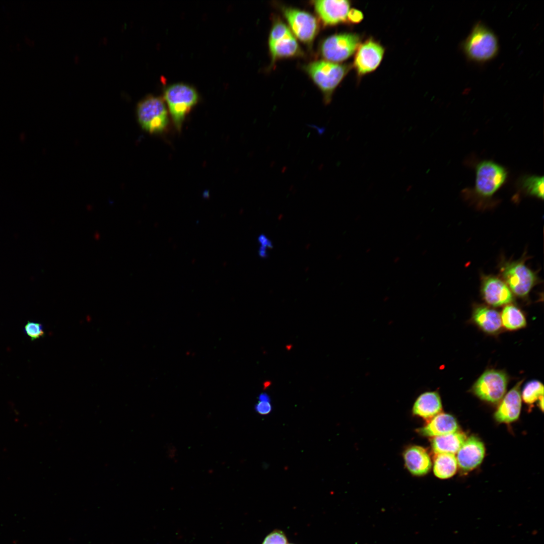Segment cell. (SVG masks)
Listing matches in <instances>:
<instances>
[{"label":"cell","instance_id":"obj_1","mask_svg":"<svg viewBox=\"0 0 544 544\" xmlns=\"http://www.w3.org/2000/svg\"><path fill=\"white\" fill-rule=\"evenodd\" d=\"M499 48L498 39L494 33L481 22L474 25L462 44L467 58L479 63L492 59L497 54Z\"/></svg>","mask_w":544,"mask_h":544},{"label":"cell","instance_id":"obj_2","mask_svg":"<svg viewBox=\"0 0 544 544\" xmlns=\"http://www.w3.org/2000/svg\"><path fill=\"white\" fill-rule=\"evenodd\" d=\"M350 69L342 64L327 60L315 61L308 64L305 69L314 83L323 93L326 103Z\"/></svg>","mask_w":544,"mask_h":544},{"label":"cell","instance_id":"obj_3","mask_svg":"<svg viewBox=\"0 0 544 544\" xmlns=\"http://www.w3.org/2000/svg\"><path fill=\"white\" fill-rule=\"evenodd\" d=\"M164 98L174 124L180 130L185 116L197 101V92L189 85L178 83L166 89Z\"/></svg>","mask_w":544,"mask_h":544},{"label":"cell","instance_id":"obj_4","mask_svg":"<svg viewBox=\"0 0 544 544\" xmlns=\"http://www.w3.org/2000/svg\"><path fill=\"white\" fill-rule=\"evenodd\" d=\"M138 120L143 129L151 133L163 131L168 124L167 110L160 97L149 96L140 101L137 108Z\"/></svg>","mask_w":544,"mask_h":544},{"label":"cell","instance_id":"obj_5","mask_svg":"<svg viewBox=\"0 0 544 544\" xmlns=\"http://www.w3.org/2000/svg\"><path fill=\"white\" fill-rule=\"evenodd\" d=\"M501 274L512 293L521 298L528 296L536 284L537 278L523 261H508L501 267Z\"/></svg>","mask_w":544,"mask_h":544},{"label":"cell","instance_id":"obj_6","mask_svg":"<svg viewBox=\"0 0 544 544\" xmlns=\"http://www.w3.org/2000/svg\"><path fill=\"white\" fill-rule=\"evenodd\" d=\"M508 382L507 374L496 369L486 370L472 387L474 394L480 399L497 403L505 394Z\"/></svg>","mask_w":544,"mask_h":544},{"label":"cell","instance_id":"obj_7","mask_svg":"<svg viewBox=\"0 0 544 544\" xmlns=\"http://www.w3.org/2000/svg\"><path fill=\"white\" fill-rule=\"evenodd\" d=\"M507 172L502 166L491 161L480 162L476 167L475 192L480 196H492L504 184Z\"/></svg>","mask_w":544,"mask_h":544},{"label":"cell","instance_id":"obj_8","mask_svg":"<svg viewBox=\"0 0 544 544\" xmlns=\"http://www.w3.org/2000/svg\"><path fill=\"white\" fill-rule=\"evenodd\" d=\"M360 44L359 36L354 33L335 34L322 42L320 52L327 61L337 63L349 58Z\"/></svg>","mask_w":544,"mask_h":544},{"label":"cell","instance_id":"obj_9","mask_svg":"<svg viewBox=\"0 0 544 544\" xmlns=\"http://www.w3.org/2000/svg\"><path fill=\"white\" fill-rule=\"evenodd\" d=\"M283 13L295 35L303 43L311 44L318 32L316 18L308 12L292 8L284 9Z\"/></svg>","mask_w":544,"mask_h":544},{"label":"cell","instance_id":"obj_10","mask_svg":"<svg viewBox=\"0 0 544 544\" xmlns=\"http://www.w3.org/2000/svg\"><path fill=\"white\" fill-rule=\"evenodd\" d=\"M384 53L383 47L371 39L359 45L354 61L358 75L362 76L376 70L382 61Z\"/></svg>","mask_w":544,"mask_h":544},{"label":"cell","instance_id":"obj_11","mask_svg":"<svg viewBox=\"0 0 544 544\" xmlns=\"http://www.w3.org/2000/svg\"><path fill=\"white\" fill-rule=\"evenodd\" d=\"M481 294L489 305L499 307L512 301L513 293L500 279L493 276L484 277L481 284Z\"/></svg>","mask_w":544,"mask_h":544},{"label":"cell","instance_id":"obj_12","mask_svg":"<svg viewBox=\"0 0 544 544\" xmlns=\"http://www.w3.org/2000/svg\"><path fill=\"white\" fill-rule=\"evenodd\" d=\"M315 10L325 26H332L346 22L350 10L349 1L319 0L313 1Z\"/></svg>","mask_w":544,"mask_h":544},{"label":"cell","instance_id":"obj_13","mask_svg":"<svg viewBox=\"0 0 544 544\" xmlns=\"http://www.w3.org/2000/svg\"><path fill=\"white\" fill-rule=\"evenodd\" d=\"M457 464L464 471H468L478 466L482 462L485 453L483 442L474 436L465 440L457 451Z\"/></svg>","mask_w":544,"mask_h":544},{"label":"cell","instance_id":"obj_14","mask_svg":"<svg viewBox=\"0 0 544 544\" xmlns=\"http://www.w3.org/2000/svg\"><path fill=\"white\" fill-rule=\"evenodd\" d=\"M522 381L518 382L504 396L497 409L494 417L499 423H510L517 420L521 408L520 386Z\"/></svg>","mask_w":544,"mask_h":544},{"label":"cell","instance_id":"obj_15","mask_svg":"<svg viewBox=\"0 0 544 544\" xmlns=\"http://www.w3.org/2000/svg\"><path fill=\"white\" fill-rule=\"evenodd\" d=\"M404 464L413 475L420 477L427 474L432 466V462L427 450L419 445L407 447L403 453Z\"/></svg>","mask_w":544,"mask_h":544},{"label":"cell","instance_id":"obj_16","mask_svg":"<svg viewBox=\"0 0 544 544\" xmlns=\"http://www.w3.org/2000/svg\"><path fill=\"white\" fill-rule=\"evenodd\" d=\"M442 405L437 391H426L416 399L412 409L413 414L429 421L440 413Z\"/></svg>","mask_w":544,"mask_h":544},{"label":"cell","instance_id":"obj_17","mask_svg":"<svg viewBox=\"0 0 544 544\" xmlns=\"http://www.w3.org/2000/svg\"><path fill=\"white\" fill-rule=\"evenodd\" d=\"M458 425L452 415L439 413L428 423L418 430L419 433L424 436L437 437L458 431Z\"/></svg>","mask_w":544,"mask_h":544},{"label":"cell","instance_id":"obj_18","mask_svg":"<svg viewBox=\"0 0 544 544\" xmlns=\"http://www.w3.org/2000/svg\"><path fill=\"white\" fill-rule=\"evenodd\" d=\"M472 319L484 331L489 334H496L502 328L500 313L489 307L476 306L472 312Z\"/></svg>","mask_w":544,"mask_h":544},{"label":"cell","instance_id":"obj_19","mask_svg":"<svg viewBox=\"0 0 544 544\" xmlns=\"http://www.w3.org/2000/svg\"><path fill=\"white\" fill-rule=\"evenodd\" d=\"M466 437L460 432L456 431L448 434L433 437L431 446L436 454L450 453L455 454L463 444Z\"/></svg>","mask_w":544,"mask_h":544},{"label":"cell","instance_id":"obj_20","mask_svg":"<svg viewBox=\"0 0 544 544\" xmlns=\"http://www.w3.org/2000/svg\"><path fill=\"white\" fill-rule=\"evenodd\" d=\"M269 47L273 61L279 58L297 56L301 53L293 34L269 45Z\"/></svg>","mask_w":544,"mask_h":544},{"label":"cell","instance_id":"obj_21","mask_svg":"<svg viewBox=\"0 0 544 544\" xmlns=\"http://www.w3.org/2000/svg\"><path fill=\"white\" fill-rule=\"evenodd\" d=\"M457 466L455 454H436L434 460L433 472L435 476L439 479H448L455 473Z\"/></svg>","mask_w":544,"mask_h":544},{"label":"cell","instance_id":"obj_22","mask_svg":"<svg viewBox=\"0 0 544 544\" xmlns=\"http://www.w3.org/2000/svg\"><path fill=\"white\" fill-rule=\"evenodd\" d=\"M502 324L509 330L522 328L526 325V320L522 311L517 306L506 305L501 314Z\"/></svg>","mask_w":544,"mask_h":544},{"label":"cell","instance_id":"obj_23","mask_svg":"<svg viewBox=\"0 0 544 544\" xmlns=\"http://www.w3.org/2000/svg\"><path fill=\"white\" fill-rule=\"evenodd\" d=\"M521 186L526 193L540 199H543V177L528 176L521 181Z\"/></svg>","mask_w":544,"mask_h":544},{"label":"cell","instance_id":"obj_24","mask_svg":"<svg viewBox=\"0 0 544 544\" xmlns=\"http://www.w3.org/2000/svg\"><path fill=\"white\" fill-rule=\"evenodd\" d=\"M543 396V385L537 380L528 382L522 392V398L525 403L531 404Z\"/></svg>","mask_w":544,"mask_h":544},{"label":"cell","instance_id":"obj_25","mask_svg":"<svg viewBox=\"0 0 544 544\" xmlns=\"http://www.w3.org/2000/svg\"><path fill=\"white\" fill-rule=\"evenodd\" d=\"M291 34V30L286 24L278 21L275 23L270 31L268 44L270 45Z\"/></svg>","mask_w":544,"mask_h":544},{"label":"cell","instance_id":"obj_26","mask_svg":"<svg viewBox=\"0 0 544 544\" xmlns=\"http://www.w3.org/2000/svg\"><path fill=\"white\" fill-rule=\"evenodd\" d=\"M24 330L32 341L39 338L44 334L43 326L38 322L28 321L24 326Z\"/></svg>","mask_w":544,"mask_h":544},{"label":"cell","instance_id":"obj_27","mask_svg":"<svg viewBox=\"0 0 544 544\" xmlns=\"http://www.w3.org/2000/svg\"><path fill=\"white\" fill-rule=\"evenodd\" d=\"M262 544H287V538L281 531H274L264 539Z\"/></svg>","mask_w":544,"mask_h":544},{"label":"cell","instance_id":"obj_28","mask_svg":"<svg viewBox=\"0 0 544 544\" xmlns=\"http://www.w3.org/2000/svg\"><path fill=\"white\" fill-rule=\"evenodd\" d=\"M258 240L260 244L259 250V254L262 257H265L266 255V249L272 246L270 240L264 235H261L258 237Z\"/></svg>","mask_w":544,"mask_h":544},{"label":"cell","instance_id":"obj_29","mask_svg":"<svg viewBox=\"0 0 544 544\" xmlns=\"http://www.w3.org/2000/svg\"><path fill=\"white\" fill-rule=\"evenodd\" d=\"M363 19V14L361 11L356 9H351L349 10L347 15V20L352 24H358Z\"/></svg>","mask_w":544,"mask_h":544},{"label":"cell","instance_id":"obj_30","mask_svg":"<svg viewBox=\"0 0 544 544\" xmlns=\"http://www.w3.org/2000/svg\"><path fill=\"white\" fill-rule=\"evenodd\" d=\"M272 407L269 402L259 401L255 406V411L260 415L268 414L271 411Z\"/></svg>","mask_w":544,"mask_h":544},{"label":"cell","instance_id":"obj_31","mask_svg":"<svg viewBox=\"0 0 544 544\" xmlns=\"http://www.w3.org/2000/svg\"><path fill=\"white\" fill-rule=\"evenodd\" d=\"M259 401L270 402V398L266 393H262L258 397Z\"/></svg>","mask_w":544,"mask_h":544},{"label":"cell","instance_id":"obj_32","mask_svg":"<svg viewBox=\"0 0 544 544\" xmlns=\"http://www.w3.org/2000/svg\"><path fill=\"white\" fill-rule=\"evenodd\" d=\"M539 406L541 408V411H543V396H541L539 399Z\"/></svg>","mask_w":544,"mask_h":544},{"label":"cell","instance_id":"obj_33","mask_svg":"<svg viewBox=\"0 0 544 544\" xmlns=\"http://www.w3.org/2000/svg\"><path fill=\"white\" fill-rule=\"evenodd\" d=\"M270 381H266L264 383V387L265 388H266L267 387H268L270 385Z\"/></svg>","mask_w":544,"mask_h":544}]
</instances>
